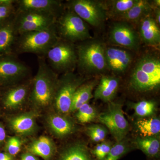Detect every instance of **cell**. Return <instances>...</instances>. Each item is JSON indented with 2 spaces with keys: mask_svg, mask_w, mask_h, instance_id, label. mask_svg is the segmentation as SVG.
<instances>
[{
  "mask_svg": "<svg viewBox=\"0 0 160 160\" xmlns=\"http://www.w3.org/2000/svg\"><path fill=\"white\" fill-rule=\"evenodd\" d=\"M38 62L37 72L32 80L28 99L36 108L45 109L53 104L59 77L49 66L45 57L39 56Z\"/></svg>",
  "mask_w": 160,
  "mask_h": 160,
  "instance_id": "cell-1",
  "label": "cell"
},
{
  "mask_svg": "<svg viewBox=\"0 0 160 160\" xmlns=\"http://www.w3.org/2000/svg\"><path fill=\"white\" fill-rule=\"evenodd\" d=\"M129 84L138 92L152 91L160 84V58L157 53L147 52L141 55L131 68Z\"/></svg>",
  "mask_w": 160,
  "mask_h": 160,
  "instance_id": "cell-2",
  "label": "cell"
},
{
  "mask_svg": "<svg viewBox=\"0 0 160 160\" xmlns=\"http://www.w3.org/2000/svg\"><path fill=\"white\" fill-rule=\"evenodd\" d=\"M78 70L85 75H103L107 72L106 45L102 40L92 38L76 44Z\"/></svg>",
  "mask_w": 160,
  "mask_h": 160,
  "instance_id": "cell-3",
  "label": "cell"
},
{
  "mask_svg": "<svg viewBox=\"0 0 160 160\" xmlns=\"http://www.w3.org/2000/svg\"><path fill=\"white\" fill-rule=\"evenodd\" d=\"M60 38L55 24L47 29L18 35L13 52L18 53H34L39 56H44Z\"/></svg>",
  "mask_w": 160,
  "mask_h": 160,
  "instance_id": "cell-4",
  "label": "cell"
},
{
  "mask_svg": "<svg viewBox=\"0 0 160 160\" xmlns=\"http://www.w3.org/2000/svg\"><path fill=\"white\" fill-rule=\"evenodd\" d=\"M60 38L76 44L92 38L89 25L77 14L65 8L55 23Z\"/></svg>",
  "mask_w": 160,
  "mask_h": 160,
  "instance_id": "cell-5",
  "label": "cell"
},
{
  "mask_svg": "<svg viewBox=\"0 0 160 160\" xmlns=\"http://www.w3.org/2000/svg\"><path fill=\"white\" fill-rule=\"evenodd\" d=\"M44 57L52 70L58 73L74 72L77 66L76 44L60 38L49 49Z\"/></svg>",
  "mask_w": 160,
  "mask_h": 160,
  "instance_id": "cell-6",
  "label": "cell"
},
{
  "mask_svg": "<svg viewBox=\"0 0 160 160\" xmlns=\"http://www.w3.org/2000/svg\"><path fill=\"white\" fill-rule=\"evenodd\" d=\"M65 6L77 14L88 25L97 29L102 28L108 19L106 1L71 0L67 1Z\"/></svg>",
  "mask_w": 160,
  "mask_h": 160,
  "instance_id": "cell-7",
  "label": "cell"
},
{
  "mask_svg": "<svg viewBox=\"0 0 160 160\" xmlns=\"http://www.w3.org/2000/svg\"><path fill=\"white\" fill-rule=\"evenodd\" d=\"M86 79L85 76L74 72L64 73L59 78L52 104L59 113L66 114L70 112L75 92Z\"/></svg>",
  "mask_w": 160,
  "mask_h": 160,
  "instance_id": "cell-8",
  "label": "cell"
},
{
  "mask_svg": "<svg viewBox=\"0 0 160 160\" xmlns=\"http://www.w3.org/2000/svg\"><path fill=\"white\" fill-rule=\"evenodd\" d=\"M112 23L108 34L109 42L133 52L138 51L142 42L134 26L122 21H114Z\"/></svg>",
  "mask_w": 160,
  "mask_h": 160,
  "instance_id": "cell-9",
  "label": "cell"
},
{
  "mask_svg": "<svg viewBox=\"0 0 160 160\" xmlns=\"http://www.w3.org/2000/svg\"><path fill=\"white\" fill-rule=\"evenodd\" d=\"M29 73V67L19 60L14 53L0 56V87L21 82Z\"/></svg>",
  "mask_w": 160,
  "mask_h": 160,
  "instance_id": "cell-10",
  "label": "cell"
},
{
  "mask_svg": "<svg viewBox=\"0 0 160 160\" xmlns=\"http://www.w3.org/2000/svg\"><path fill=\"white\" fill-rule=\"evenodd\" d=\"M106 58L107 71L115 76L127 72L134 62L133 52L114 46H106Z\"/></svg>",
  "mask_w": 160,
  "mask_h": 160,
  "instance_id": "cell-11",
  "label": "cell"
},
{
  "mask_svg": "<svg viewBox=\"0 0 160 160\" xmlns=\"http://www.w3.org/2000/svg\"><path fill=\"white\" fill-rule=\"evenodd\" d=\"M32 80L6 86L0 90V102L5 109H15L20 108L29 98Z\"/></svg>",
  "mask_w": 160,
  "mask_h": 160,
  "instance_id": "cell-12",
  "label": "cell"
},
{
  "mask_svg": "<svg viewBox=\"0 0 160 160\" xmlns=\"http://www.w3.org/2000/svg\"><path fill=\"white\" fill-rule=\"evenodd\" d=\"M15 6L16 12H36L57 18L65 9V4L59 0H17Z\"/></svg>",
  "mask_w": 160,
  "mask_h": 160,
  "instance_id": "cell-13",
  "label": "cell"
},
{
  "mask_svg": "<svg viewBox=\"0 0 160 160\" xmlns=\"http://www.w3.org/2000/svg\"><path fill=\"white\" fill-rule=\"evenodd\" d=\"M137 26L142 42L149 47L156 48L160 46V26L156 22L152 13L141 20Z\"/></svg>",
  "mask_w": 160,
  "mask_h": 160,
  "instance_id": "cell-14",
  "label": "cell"
},
{
  "mask_svg": "<svg viewBox=\"0 0 160 160\" xmlns=\"http://www.w3.org/2000/svg\"><path fill=\"white\" fill-rule=\"evenodd\" d=\"M36 112L31 111L12 116L8 118L9 127L15 133L22 136L33 134L37 129Z\"/></svg>",
  "mask_w": 160,
  "mask_h": 160,
  "instance_id": "cell-15",
  "label": "cell"
},
{
  "mask_svg": "<svg viewBox=\"0 0 160 160\" xmlns=\"http://www.w3.org/2000/svg\"><path fill=\"white\" fill-rule=\"evenodd\" d=\"M119 85V78L115 76L103 75L95 90L93 97L105 102H112L117 93Z\"/></svg>",
  "mask_w": 160,
  "mask_h": 160,
  "instance_id": "cell-16",
  "label": "cell"
},
{
  "mask_svg": "<svg viewBox=\"0 0 160 160\" xmlns=\"http://www.w3.org/2000/svg\"><path fill=\"white\" fill-rule=\"evenodd\" d=\"M14 18L15 16L0 24V56L13 53L15 44L18 35Z\"/></svg>",
  "mask_w": 160,
  "mask_h": 160,
  "instance_id": "cell-17",
  "label": "cell"
},
{
  "mask_svg": "<svg viewBox=\"0 0 160 160\" xmlns=\"http://www.w3.org/2000/svg\"><path fill=\"white\" fill-rule=\"evenodd\" d=\"M151 1L137 0L131 9L115 21L127 22L137 25L141 20L153 12Z\"/></svg>",
  "mask_w": 160,
  "mask_h": 160,
  "instance_id": "cell-18",
  "label": "cell"
},
{
  "mask_svg": "<svg viewBox=\"0 0 160 160\" xmlns=\"http://www.w3.org/2000/svg\"><path fill=\"white\" fill-rule=\"evenodd\" d=\"M47 122L52 132L58 137L69 135L74 130V125L72 121L59 113L49 114Z\"/></svg>",
  "mask_w": 160,
  "mask_h": 160,
  "instance_id": "cell-19",
  "label": "cell"
},
{
  "mask_svg": "<svg viewBox=\"0 0 160 160\" xmlns=\"http://www.w3.org/2000/svg\"><path fill=\"white\" fill-rule=\"evenodd\" d=\"M55 145L49 137L42 136L29 144L28 152L33 155L38 156L45 160H49L55 151Z\"/></svg>",
  "mask_w": 160,
  "mask_h": 160,
  "instance_id": "cell-20",
  "label": "cell"
},
{
  "mask_svg": "<svg viewBox=\"0 0 160 160\" xmlns=\"http://www.w3.org/2000/svg\"><path fill=\"white\" fill-rule=\"evenodd\" d=\"M111 116L119 136L120 141L124 140L129 131V123L124 116L122 106L119 103L111 102L108 103L107 110Z\"/></svg>",
  "mask_w": 160,
  "mask_h": 160,
  "instance_id": "cell-21",
  "label": "cell"
},
{
  "mask_svg": "<svg viewBox=\"0 0 160 160\" xmlns=\"http://www.w3.org/2000/svg\"><path fill=\"white\" fill-rule=\"evenodd\" d=\"M98 83V80L93 79L85 82L78 88L72 99L70 112L77 111L81 106L89 102L93 97L92 92Z\"/></svg>",
  "mask_w": 160,
  "mask_h": 160,
  "instance_id": "cell-22",
  "label": "cell"
},
{
  "mask_svg": "<svg viewBox=\"0 0 160 160\" xmlns=\"http://www.w3.org/2000/svg\"><path fill=\"white\" fill-rule=\"evenodd\" d=\"M137 0H112L106 1L108 18L115 21L129 10Z\"/></svg>",
  "mask_w": 160,
  "mask_h": 160,
  "instance_id": "cell-23",
  "label": "cell"
},
{
  "mask_svg": "<svg viewBox=\"0 0 160 160\" xmlns=\"http://www.w3.org/2000/svg\"><path fill=\"white\" fill-rule=\"evenodd\" d=\"M136 124L142 137H154L160 133V120L157 118L140 119L138 120Z\"/></svg>",
  "mask_w": 160,
  "mask_h": 160,
  "instance_id": "cell-24",
  "label": "cell"
},
{
  "mask_svg": "<svg viewBox=\"0 0 160 160\" xmlns=\"http://www.w3.org/2000/svg\"><path fill=\"white\" fill-rule=\"evenodd\" d=\"M138 148L150 157H155L160 152V141L154 137L138 138L135 141Z\"/></svg>",
  "mask_w": 160,
  "mask_h": 160,
  "instance_id": "cell-25",
  "label": "cell"
},
{
  "mask_svg": "<svg viewBox=\"0 0 160 160\" xmlns=\"http://www.w3.org/2000/svg\"><path fill=\"white\" fill-rule=\"evenodd\" d=\"M61 160H91L87 149L82 144L72 145L65 150Z\"/></svg>",
  "mask_w": 160,
  "mask_h": 160,
  "instance_id": "cell-26",
  "label": "cell"
},
{
  "mask_svg": "<svg viewBox=\"0 0 160 160\" xmlns=\"http://www.w3.org/2000/svg\"><path fill=\"white\" fill-rule=\"evenodd\" d=\"M15 0H0V24L15 15Z\"/></svg>",
  "mask_w": 160,
  "mask_h": 160,
  "instance_id": "cell-27",
  "label": "cell"
},
{
  "mask_svg": "<svg viewBox=\"0 0 160 160\" xmlns=\"http://www.w3.org/2000/svg\"><path fill=\"white\" fill-rule=\"evenodd\" d=\"M156 103L152 101H140L133 105L136 114L140 117H149L154 113L156 109Z\"/></svg>",
  "mask_w": 160,
  "mask_h": 160,
  "instance_id": "cell-28",
  "label": "cell"
},
{
  "mask_svg": "<svg viewBox=\"0 0 160 160\" xmlns=\"http://www.w3.org/2000/svg\"><path fill=\"white\" fill-rule=\"evenodd\" d=\"M96 114L94 107L87 103L79 108L77 110L76 117L80 122L86 123L94 119Z\"/></svg>",
  "mask_w": 160,
  "mask_h": 160,
  "instance_id": "cell-29",
  "label": "cell"
},
{
  "mask_svg": "<svg viewBox=\"0 0 160 160\" xmlns=\"http://www.w3.org/2000/svg\"><path fill=\"white\" fill-rule=\"evenodd\" d=\"M128 146L124 141L117 142L112 146L110 151L104 160H118L128 151Z\"/></svg>",
  "mask_w": 160,
  "mask_h": 160,
  "instance_id": "cell-30",
  "label": "cell"
},
{
  "mask_svg": "<svg viewBox=\"0 0 160 160\" xmlns=\"http://www.w3.org/2000/svg\"><path fill=\"white\" fill-rule=\"evenodd\" d=\"M99 120L109 129V132H111V134L114 137L115 139L116 140L117 142H121L117 130L112 122L111 116L108 111L100 114L99 116Z\"/></svg>",
  "mask_w": 160,
  "mask_h": 160,
  "instance_id": "cell-31",
  "label": "cell"
},
{
  "mask_svg": "<svg viewBox=\"0 0 160 160\" xmlns=\"http://www.w3.org/2000/svg\"><path fill=\"white\" fill-rule=\"evenodd\" d=\"M22 140L17 136L11 137L8 138L6 144V150L9 155L15 156L21 150Z\"/></svg>",
  "mask_w": 160,
  "mask_h": 160,
  "instance_id": "cell-32",
  "label": "cell"
},
{
  "mask_svg": "<svg viewBox=\"0 0 160 160\" xmlns=\"http://www.w3.org/2000/svg\"><path fill=\"white\" fill-rule=\"evenodd\" d=\"M112 146L109 142H102L98 144L92 150V153L98 160H104L108 154Z\"/></svg>",
  "mask_w": 160,
  "mask_h": 160,
  "instance_id": "cell-33",
  "label": "cell"
},
{
  "mask_svg": "<svg viewBox=\"0 0 160 160\" xmlns=\"http://www.w3.org/2000/svg\"><path fill=\"white\" fill-rule=\"evenodd\" d=\"M87 131L93 132L98 136L102 141L106 138L107 134V130L105 128L99 125H92L89 126L87 129Z\"/></svg>",
  "mask_w": 160,
  "mask_h": 160,
  "instance_id": "cell-34",
  "label": "cell"
},
{
  "mask_svg": "<svg viewBox=\"0 0 160 160\" xmlns=\"http://www.w3.org/2000/svg\"><path fill=\"white\" fill-rule=\"evenodd\" d=\"M6 138V132L3 124L0 122V146L4 143Z\"/></svg>",
  "mask_w": 160,
  "mask_h": 160,
  "instance_id": "cell-35",
  "label": "cell"
},
{
  "mask_svg": "<svg viewBox=\"0 0 160 160\" xmlns=\"http://www.w3.org/2000/svg\"><path fill=\"white\" fill-rule=\"evenodd\" d=\"M153 17L158 25L160 26V8H155L153 9L152 12Z\"/></svg>",
  "mask_w": 160,
  "mask_h": 160,
  "instance_id": "cell-36",
  "label": "cell"
},
{
  "mask_svg": "<svg viewBox=\"0 0 160 160\" xmlns=\"http://www.w3.org/2000/svg\"><path fill=\"white\" fill-rule=\"evenodd\" d=\"M21 160H38L33 154L27 152L22 156Z\"/></svg>",
  "mask_w": 160,
  "mask_h": 160,
  "instance_id": "cell-37",
  "label": "cell"
},
{
  "mask_svg": "<svg viewBox=\"0 0 160 160\" xmlns=\"http://www.w3.org/2000/svg\"><path fill=\"white\" fill-rule=\"evenodd\" d=\"M0 160H12V159L7 153L0 152Z\"/></svg>",
  "mask_w": 160,
  "mask_h": 160,
  "instance_id": "cell-38",
  "label": "cell"
}]
</instances>
